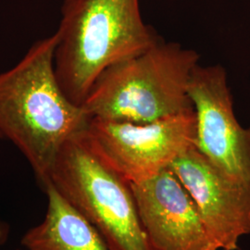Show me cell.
Listing matches in <instances>:
<instances>
[{
  "instance_id": "cell-2",
  "label": "cell",
  "mask_w": 250,
  "mask_h": 250,
  "mask_svg": "<svg viewBox=\"0 0 250 250\" xmlns=\"http://www.w3.org/2000/svg\"><path fill=\"white\" fill-rule=\"evenodd\" d=\"M55 34L57 78L80 106L105 70L161 40L144 22L139 0H65Z\"/></svg>"
},
{
  "instance_id": "cell-10",
  "label": "cell",
  "mask_w": 250,
  "mask_h": 250,
  "mask_svg": "<svg viewBox=\"0 0 250 250\" xmlns=\"http://www.w3.org/2000/svg\"><path fill=\"white\" fill-rule=\"evenodd\" d=\"M9 226L0 221V244H4L7 241L9 236Z\"/></svg>"
},
{
  "instance_id": "cell-4",
  "label": "cell",
  "mask_w": 250,
  "mask_h": 250,
  "mask_svg": "<svg viewBox=\"0 0 250 250\" xmlns=\"http://www.w3.org/2000/svg\"><path fill=\"white\" fill-rule=\"evenodd\" d=\"M102 236L109 250H152L131 184L99 153L85 130L59 152L49 182Z\"/></svg>"
},
{
  "instance_id": "cell-6",
  "label": "cell",
  "mask_w": 250,
  "mask_h": 250,
  "mask_svg": "<svg viewBox=\"0 0 250 250\" xmlns=\"http://www.w3.org/2000/svg\"><path fill=\"white\" fill-rule=\"evenodd\" d=\"M188 93L196 114V147L227 176L250 188V127L236 120L226 72L197 65Z\"/></svg>"
},
{
  "instance_id": "cell-1",
  "label": "cell",
  "mask_w": 250,
  "mask_h": 250,
  "mask_svg": "<svg viewBox=\"0 0 250 250\" xmlns=\"http://www.w3.org/2000/svg\"><path fill=\"white\" fill-rule=\"evenodd\" d=\"M57 41L56 34L36 41L17 64L0 73V137L24 156L43 189L64 144L92 119L58 81Z\"/></svg>"
},
{
  "instance_id": "cell-3",
  "label": "cell",
  "mask_w": 250,
  "mask_h": 250,
  "mask_svg": "<svg viewBox=\"0 0 250 250\" xmlns=\"http://www.w3.org/2000/svg\"><path fill=\"white\" fill-rule=\"evenodd\" d=\"M199 59L196 50L161 39L102 72L82 106L91 118L137 124L193 111L188 88Z\"/></svg>"
},
{
  "instance_id": "cell-9",
  "label": "cell",
  "mask_w": 250,
  "mask_h": 250,
  "mask_svg": "<svg viewBox=\"0 0 250 250\" xmlns=\"http://www.w3.org/2000/svg\"><path fill=\"white\" fill-rule=\"evenodd\" d=\"M47 209L44 220L29 229L21 244L26 250H109L89 222L51 186L44 189Z\"/></svg>"
},
{
  "instance_id": "cell-7",
  "label": "cell",
  "mask_w": 250,
  "mask_h": 250,
  "mask_svg": "<svg viewBox=\"0 0 250 250\" xmlns=\"http://www.w3.org/2000/svg\"><path fill=\"white\" fill-rule=\"evenodd\" d=\"M187 188L219 250H238L250 235V188L227 176L191 147L169 168Z\"/></svg>"
},
{
  "instance_id": "cell-5",
  "label": "cell",
  "mask_w": 250,
  "mask_h": 250,
  "mask_svg": "<svg viewBox=\"0 0 250 250\" xmlns=\"http://www.w3.org/2000/svg\"><path fill=\"white\" fill-rule=\"evenodd\" d=\"M85 132L121 175L139 184L196 146V114L193 110L146 124L92 118Z\"/></svg>"
},
{
  "instance_id": "cell-8",
  "label": "cell",
  "mask_w": 250,
  "mask_h": 250,
  "mask_svg": "<svg viewBox=\"0 0 250 250\" xmlns=\"http://www.w3.org/2000/svg\"><path fill=\"white\" fill-rule=\"evenodd\" d=\"M131 186L152 250H219L193 198L170 169Z\"/></svg>"
}]
</instances>
